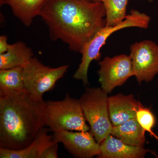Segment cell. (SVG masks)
Segmentation results:
<instances>
[{
	"label": "cell",
	"mask_w": 158,
	"mask_h": 158,
	"mask_svg": "<svg viewBox=\"0 0 158 158\" xmlns=\"http://www.w3.org/2000/svg\"><path fill=\"white\" fill-rule=\"evenodd\" d=\"M39 16L52 40H61L78 52L106 25L103 3L89 0H46Z\"/></svg>",
	"instance_id": "6da1fadb"
},
{
	"label": "cell",
	"mask_w": 158,
	"mask_h": 158,
	"mask_svg": "<svg viewBox=\"0 0 158 158\" xmlns=\"http://www.w3.org/2000/svg\"><path fill=\"white\" fill-rule=\"evenodd\" d=\"M47 102L26 90L0 93V148L27 147L46 126Z\"/></svg>",
	"instance_id": "7a4b0ae2"
},
{
	"label": "cell",
	"mask_w": 158,
	"mask_h": 158,
	"mask_svg": "<svg viewBox=\"0 0 158 158\" xmlns=\"http://www.w3.org/2000/svg\"><path fill=\"white\" fill-rule=\"evenodd\" d=\"M150 17L147 14L136 10H131L125 19L116 26H105L101 29L81 50V61L73 75L74 78L80 80L85 85H88V73L90 63L94 60L100 59V50L109 37L116 31L128 27L147 29L150 22Z\"/></svg>",
	"instance_id": "3957f363"
},
{
	"label": "cell",
	"mask_w": 158,
	"mask_h": 158,
	"mask_svg": "<svg viewBox=\"0 0 158 158\" xmlns=\"http://www.w3.org/2000/svg\"><path fill=\"white\" fill-rule=\"evenodd\" d=\"M107 94L102 88H87L79 100L90 131L100 144L111 135L113 126L110 118Z\"/></svg>",
	"instance_id": "277c9868"
},
{
	"label": "cell",
	"mask_w": 158,
	"mask_h": 158,
	"mask_svg": "<svg viewBox=\"0 0 158 158\" xmlns=\"http://www.w3.org/2000/svg\"><path fill=\"white\" fill-rule=\"evenodd\" d=\"M46 126L53 132L60 130L89 131L79 100L66 94L61 101H47Z\"/></svg>",
	"instance_id": "5b68a950"
},
{
	"label": "cell",
	"mask_w": 158,
	"mask_h": 158,
	"mask_svg": "<svg viewBox=\"0 0 158 158\" xmlns=\"http://www.w3.org/2000/svg\"><path fill=\"white\" fill-rule=\"evenodd\" d=\"M68 65L56 68L46 66L33 57L23 67L25 89L37 98H43L44 94L52 90L57 82L64 76Z\"/></svg>",
	"instance_id": "8992f818"
},
{
	"label": "cell",
	"mask_w": 158,
	"mask_h": 158,
	"mask_svg": "<svg viewBox=\"0 0 158 158\" xmlns=\"http://www.w3.org/2000/svg\"><path fill=\"white\" fill-rule=\"evenodd\" d=\"M130 51L134 76L138 83L151 81L158 74V44L144 40L132 44Z\"/></svg>",
	"instance_id": "52a82bcc"
},
{
	"label": "cell",
	"mask_w": 158,
	"mask_h": 158,
	"mask_svg": "<svg viewBox=\"0 0 158 158\" xmlns=\"http://www.w3.org/2000/svg\"><path fill=\"white\" fill-rule=\"evenodd\" d=\"M98 64L99 81L102 89L108 94L116 87L122 86L130 77L134 76L131 57L125 54L106 57Z\"/></svg>",
	"instance_id": "ba28073f"
},
{
	"label": "cell",
	"mask_w": 158,
	"mask_h": 158,
	"mask_svg": "<svg viewBox=\"0 0 158 158\" xmlns=\"http://www.w3.org/2000/svg\"><path fill=\"white\" fill-rule=\"evenodd\" d=\"M53 137L54 141L62 143L74 157L91 158L100 154V144L91 131L60 130L54 132Z\"/></svg>",
	"instance_id": "9c48e42d"
},
{
	"label": "cell",
	"mask_w": 158,
	"mask_h": 158,
	"mask_svg": "<svg viewBox=\"0 0 158 158\" xmlns=\"http://www.w3.org/2000/svg\"><path fill=\"white\" fill-rule=\"evenodd\" d=\"M140 103L132 94L125 95L121 94L108 98L109 114L113 126H118L135 118Z\"/></svg>",
	"instance_id": "30bf717a"
},
{
	"label": "cell",
	"mask_w": 158,
	"mask_h": 158,
	"mask_svg": "<svg viewBox=\"0 0 158 158\" xmlns=\"http://www.w3.org/2000/svg\"><path fill=\"white\" fill-rule=\"evenodd\" d=\"M49 128H43L33 141L27 147L19 150H10L0 148L1 158H41L48 148L57 143L49 134Z\"/></svg>",
	"instance_id": "8fae6325"
},
{
	"label": "cell",
	"mask_w": 158,
	"mask_h": 158,
	"mask_svg": "<svg viewBox=\"0 0 158 158\" xmlns=\"http://www.w3.org/2000/svg\"><path fill=\"white\" fill-rule=\"evenodd\" d=\"M99 158H142L151 151L143 147L132 146L110 135L100 144Z\"/></svg>",
	"instance_id": "7c38bea8"
},
{
	"label": "cell",
	"mask_w": 158,
	"mask_h": 158,
	"mask_svg": "<svg viewBox=\"0 0 158 158\" xmlns=\"http://www.w3.org/2000/svg\"><path fill=\"white\" fill-rule=\"evenodd\" d=\"M46 0H0V6L7 5L14 16L26 27L31 26L33 20L39 16Z\"/></svg>",
	"instance_id": "4fadbf2b"
},
{
	"label": "cell",
	"mask_w": 158,
	"mask_h": 158,
	"mask_svg": "<svg viewBox=\"0 0 158 158\" xmlns=\"http://www.w3.org/2000/svg\"><path fill=\"white\" fill-rule=\"evenodd\" d=\"M145 131L136 117L118 126H113L111 135L126 144L143 147L145 142Z\"/></svg>",
	"instance_id": "5bb4252c"
},
{
	"label": "cell",
	"mask_w": 158,
	"mask_h": 158,
	"mask_svg": "<svg viewBox=\"0 0 158 158\" xmlns=\"http://www.w3.org/2000/svg\"><path fill=\"white\" fill-rule=\"evenodd\" d=\"M33 56L30 47L25 43L17 41L10 44L6 53L0 54V70L23 67Z\"/></svg>",
	"instance_id": "9a60e30c"
},
{
	"label": "cell",
	"mask_w": 158,
	"mask_h": 158,
	"mask_svg": "<svg viewBox=\"0 0 158 158\" xmlns=\"http://www.w3.org/2000/svg\"><path fill=\"white\" fill-rule=\"evenodd\" d=\"M23 67L0 70V93L18 92L25 90Z\"/></svg>",
	"instance_id": "2e32d148"
},
{
	"label": "cell",
	"mask_w": 158,
	"mask_h": 158,
	"mask_svg": "<svg viewBox=\"0 0 158 158\" xmlns=\"http://www.w3.org/2000/svg\"><path fill=\"white\" fill-rule=\"evenodd\" d=\"M129 0H104L106 13V25L116 26L126 18Z\"/></svg>",
	"instance_id": "e0dca14e"
},
{
	"label": "cell",
	"mask_w": 158,
	"mask_h": 158,
	"mask_svg": "<svg viewBox=\"0 0 158 158\" xmlns=\"http://www.w3.org/2000/svg\"><path fill=\"white\" fill-rule=\"evenodd\" d=\"M136 118L138 122L145 132L149 133L158 141V136L152 131L156 123L154 114L150 108L144 107L140 104L137 113Z\"/></svg>",
	"instance_id": "ac0fdd59"
},
{
	"label": "cell",
	"mask_w": 158,
	"mask_h": 158,
	"mask_svg": "<svg viewBox=\"0 0 158 158\" xmlns=\"http://www.w3.org/2000/svg\"><path fill=\"white\" fill-rule=\"evenodd\" d=\"M58 143L51 145L44 151L41 158H57L58 155Z\"/></svg>",
	"instance_id": "d6986e66"
},
{
	"label": "cell",
	"mask_w": 158,
	"mask_h": 158,
	"mask_svg": "<svg viewBox=\"0 0 158 158\" xmlns=\"http://www.w3.org/2000/svg\"><path fill=\"white\" fill-rule=\"evenodd\" d=\"M7 40V36L6 35L0 36V54L6 53L10 47V44H8Z\"/></svg>",
	"instance_id": "ffe728a7"
},
{
	"label": "cell",
	"mask_w": 158,
	"mask_h": 158,
	"mask_svg": "<svg viewBox=\"0 0 158 158\" xmlns=\"http://www.w3.org/2000/svg\"><path fill=\"white\" fill-rule=\"evenodd\" d=\"M90 1H93V2H103L104 0H89Z\"/></svg>",
	"instance_id": "44dd1931"
},
{
	"label": "cell",
	"mask_w": 158,
	"mask_h": 158,
	"mask_svg": "<svg viewBox=\"0 0 158 158\" xmlns=\"http://www.w3.org/2000/svg\"><path fill=\"white\" fill-rule=\"evenodd\" d=\"M148 1L150 2H152L153 1V0H148Z\"/></svg>",
	"instance_id": "7402d4cb"
}]
</instances>
